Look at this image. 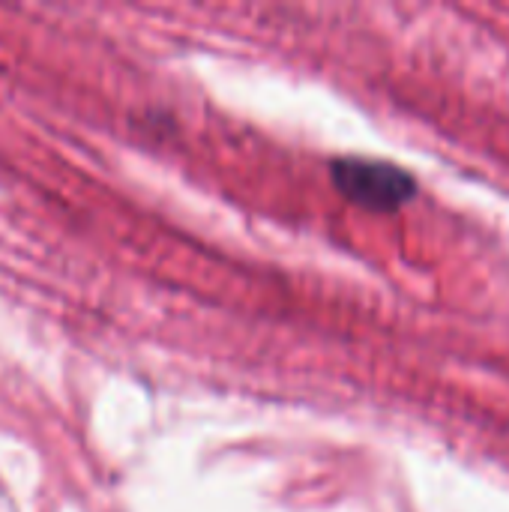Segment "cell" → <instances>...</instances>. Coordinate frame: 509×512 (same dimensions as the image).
I'll return each mask as SVG.
<instances>
[{
	"label": "cell",
	"mask_w": 509,
	"mask_h": 512,
	"mask_svg": "<svg viewBox=\"0 0 509 512\" xmlns=\"http://www.w3.org/2000/svg\"><path fill=\"white\" fill-rule=\"evenodd\" d=\"M330 177L348 201L375 213H393L417 198V177L384 159L345 156L330 165Z\"/></svg>",
	"instance_id": "1"
}]
</instances>
